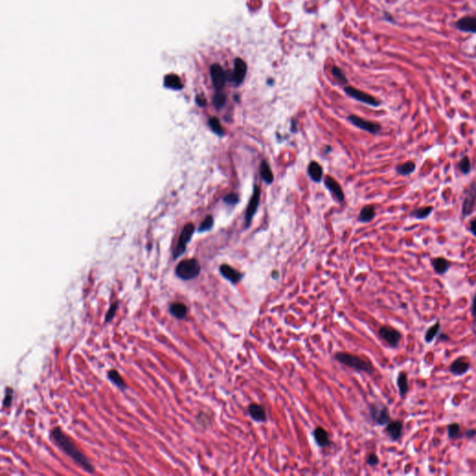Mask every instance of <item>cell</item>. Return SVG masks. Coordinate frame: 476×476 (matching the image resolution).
Instances as JSON below:
<instances>
[{"label": "cell", "mask_w": 476, "mask_h": 476, "mask_svg": "<svg viewBox=\"0 0 476 476\" xmlns=\"http://www.w3.org/2000/svg\"><path fill=\"white\" fill-rule=\"evenodd\" d=\"M50 436L59 448H61L66 455L70 457L78 466L89 474H93L95 472L94 466L91 464L90 460L78 449L76 444L71 440L70 437L63 433L61 428H53L50 432Z\"/></svg>", "instance_id": "1"}, {"label": "cell", "mask_w": 476, "mask_h": 476, "mask_svg": "<svg viewBox=\"0 0 476 476\" xmlns=\"http://www.w3.org/2000/svg\"><path fill=\"white\" fill-rule=\"evenodd\" d=\"M334 358L341 364H344L357 371L365 372L367 374H372L375 371L374 366L369 361L352 354L337 353Z\"/></svg>", "instance_id": "2"}, {"label": "cell", "mask_w": 476, "mask_h": 476, "mask_svg": "<svg viewBox=\"0 0 476 476\" xmlns=\"http://www.w3.org/2000/svg\"><path fill=\"white\" fill-rule=\"evenodd\" d=\"M201 271L199 262L195 259H184L182 260L175 269V273L178 277L182 280H191L197 277Z\"/></svg>", "instance_id": "3"}, {"label": "cell", "mask_w": 476, "mask_h": 476, "mask_svg": "<svg viewBox=\"0 0 476 476\" xmlns=\"http://www.w3.org/2000/svg\"><path fill=\"white\" fill-rule=\"evenodd\" d=\"M369 413L372 421L379 426L387 425L392 420L388 406L380 402L373 403L369 406Z\"/></svg>", "instance_id": "4"}, {"label": "cell", "mask_w": 476, "mask_h": 476, "mask_svg": "<svg viewBox=\"0 0 476 476\" xmlns=\"http://www.w3.org/2000/svg\"><path fill=\"white\" fill-rule=\"evenodd\" d=\"M378 336L391 348H397L402 340L399 330L390 326H382L378 329Z\"/></svg>", "instance_id": "5"}, {"label": "cell", "mask_w": 476, "mask_h": 476, "mask_svg": "<svg viewBox=\"0 0 476 476\" xmlns=\"http://www.w3.org/2000/svg\"><path fill=\"white\" fill-rule=\"evenodd\" d=\"M476 182H472L465 190V196L462 203V218L465 219L470 216L476 208Z\"/></svg>", "instance_id": "6"}, {"label": "cell", "mask_w": 476, "mask_h": 476, "mask_svg": "<svg viewBox=\"0 0 476 476\" xmlns=\"http://www.w3.org/2000/svg\"><path fill=\"white\" fill-rule=\"evenodd\" d=\"M194 232H195V225L193 224H187L183 227V230H182V234H181L180 238H179V241H178V245L176 246L174 254H173L174 259H177L178 257H180L182 254L184 253L185 249H186V246L188 245L191 238L194 235Z\"/></svg>", "instance_id": "7"}, {"label": "cell", "mask_w": 476, "mask_h": 476, "mask_svg": "<svg viewBox=\"0 0 476 476\" xmlns=\"http://www.w3.org/2000/svg\"><path fill=\"white\" fill-rule=\"evenodd\" d=\"M348 120L350 121L351 123L354 125V126H357L358 128L360 129H363L364 131H367L369 133L378 134L380 129H381V126L378 123H375V122H372V121H368V120H365L364 119H361L359 117H357L356 115H351L348 117Z\"/></svg>", "instance_id": "8"}, {"label": "cell", "mask_w": 476, "mask_h": 476, "mask_svg": "<svg viewBox=\"0 0 476 476\" xmlns=\"http://www.w3.org/2000/svg\"><path fill=\"white\" fill-rule=\"evenodd\" d=\"M259 201H260V189L259 186H255L254 191H253L252 196L248 202L246 211H245V225L246 227H249V225L252 223V219L257 210L259 208Z\"/></svg>", "instance_id": "9"}, {"label": "cell", "mask_w": 476, "mask_h": 476, "mask_svg": "<svg viewBox=\"0 0 476 476\" xmlns=\"http://www.w3.org/2000/svg\"><path fill=\"white\" fill-rule=\"evenodd\" d=\"M346 94H348L352 98L356 99L358 102H361L365 105H370L373 107H378L380 105L377 99L374 98L371 95L365 93L364 91H359L353 87H346L344 89Z\"/></svg>", "instance_id": "10"}, {"label": "cell", "mask_w": 476, "mask_h": 476, "mask_svg": "<svg viewBox=\"0 0 476 476\" xmlns=\"http://www.w3.org/2000/svg\"><path fill=\"white\" fill-rule=\"evenodd\" d=\"M210 77L212 80V84L216 89V91H222L227 82V75H226V72L224 70V68L218 63L211 65Z\"/></svg>", "instance_id": "11"}, {"label": "cell", "mask_w": 476, "mask_h": 476, "mask_svg": "<svg viewBox=\"0 0 476 476\" xmlns=\"http://www.w3.org/2000/svg\"><path fill=\"white\" fill-rule=\"evenodd\" d=\"M403 429H404V422L402 420H391L386 425L384 432L392 441L396 442L399 441L401 439L403 434Z\"/></svg>", "instance_id": "12"}, {"label": "cell", "mask_w": 476, "mask_h": 476, "mask_svg": "<svg viewBox=\"0 0 476 476\" xmlns=\"http://www.w3.org/2000/svg\"><path fill=\"white\" fill-rule=\"evenodd\" d=\"M245 75H246V64L242 59L237 58L235 60V67L232 75L233 83L236 86L242 84L245 79Z\"/></svg>", "instance_id": "13"}, {"label": "cell", "mask_w": 476, "mask_h": 476, "mask_svg": "<svg viewBox=\"0 0 476 476\" xmlns=\"http://www.w3.org/2000/svg\"><path fill=\"white\" fill-rule=\"evenodd\" d=\"M470 367H471V364L469 362H467L464 359V357H461L457 358L452 362V364H450L449 371L454 376L461 377L469 371Z\"/></svg>", "instance_id": "14"}, {"label": "cell", "mask_w": 476, "mask_h": 476, "mask_svg": "<svg viewBox=\"0 0 476 476\" xmlns=\"http://www.w3.org/2000/svg\"><path fill=\"white\" fill-rule=\"evenodd\" d=\"M455 26L462 32L476 34V16H464L457 21Z\"/></svg>", "instance_id": "15"}, {"label": "cell", "mask_w": 476, "mask_h": 476, "mask_svg": "<svg viewBox=\"0 0 476 476\" xmlns=\"http://www.w3.org/2000/svg\"><path fill=\"white\" fill-rule=\"evenodd\" d=\"M220 273L224 276L225 279L230 281L232 284H238L243 278V273H240L235 268L228 265L223 264L220 267Z\"/></svg>", "instance_id": "16"}, {"label": "cell", "mask_w": 476, "mask_h": 476, "mask_svg": "<svg viewBox=\"0 0 476 476\" xmlns=\"http://www.w3.org/2000/svg\"><path fill=\"white\" fill-rule=\"evenodd\" d=\"M324 183H325L326 187L329 190V192L333 195L337 200L340 201V202H343L344 200V193H343L342 186L337 182L336 180H334L330 176H327L324 180Z\"/></svg>", "instance_id": "17"}, {"label": "cell", "mask_w": 476, "mask_h": 476, "mask_svg": "<svg viewBox=\"0 0 476 476\" xmlns=\"http://www.w3.org/2000/svg\"><path fill=\"white\" fill-rule=\"evenodd\" d=\"M248 413L253 420L257 422H264L267 420L266 410L264 406L259 404H250L248 406Z\"/></svg>", "instance_id": "18"}, {"label": "cell", "mask_w": 476, "mask_h": 476, "mask_svg": "<svg viewBox=\"0 0 476 476\" xmlns=\"http://www.w3.org/2000/svg\"><path fill=\"white\" fill-rule=\"evenodd\" d=\"M431 263H432V266L434 268V272L437 274H439V275L446 274L451 267V262L448 261V259H446L445 258H442V257L432 259Z\"/></svg>", "instance_id": "19"}, {"label": "cell", "mask_w": 476, "mask_h": 476, "mask_svg": "<svg viewBox=\"0 0 476 476\" xmlns=\"http://www.w3.org/2000/svg\"><path fill=\"white\" fill-rule=\"evenodd\" d=\"M314 438H315L316 444L321 447V448H326L329 447L331 444L330 439H329V434L324 428L316 427L314 430Z\"/></svg>", "instance_id": "20"}, {"label": "cell", "mask_w": 476, "mask_h": 476, "mask_svg": "<svg viewBox=\"0 0 476 476\" xmlns=\"http://www.w3.org/2000/svg\"><path fill=\"white\" fill-rule=\"evenodd\" d=\"M169 313L177 319H184L188 314V308L182 302H173L169 306Z\"/></svg>", "instance_id": "21"}, {"label": "cell", "mask_w": 476, "mask_h": 476, "mask_svg": "<svg viewBox=\"0 0 476 476\" xmlns=\"http://www.w3.org/2000/svg\"><path fill=\"white\" fill-rule=\"evenodd\" d=\"M308 175L315 182H320L324 177L323 168L317 162H311L308 166Z\"/></svg>", "instance_id": "22"}, {"label": "cell", "mask_w": 476, "mask_h": 476, "mask_svg": "<svg viewBox=\"0 0 476 476\" xmlns=\"http://www.w3.org/2000/svg\"><path fill=\"white\" fill-rule=\"evenodd\" d=\"M397 387L399 391L400 396L402 398L406 397L407 392H409V385H408V378H407V374L405 371H401L398 374L397 377Z\"/></svg>", "instance_id": "23"}, {"label": "cell", "mask_w": 476, "mask_h": 476, "mask_svg": "<svg viewBox=\"0 0 476 476\" xmlns=\"http://www.w3.org/2000/svg\"><path fill=\"white\" fill-rule=\"evenodd\" d=\"M375 216H376V211H375L374 206H365L360 211L358 221L361 223H368V222H371Z\"/></svg>", "instance_id": "24"}, {"label": "cell", "mask_w": 476, "mask_h": 476, "mask_svg": "<svg viewBox=\"0 0 476 476\" xmlns=\"http://www.w3.org/2000/svg\"><path fill=\"white\" fill-rule=\"evenodd\" d=\"M440 330H441V323H440V321H437L434 325L431 326L425 332V336H424L425 343H433L434 340L437 338V336L440 334Z\"/></svg>", "instance_id": "25"}, {"label": "cell", "mask_w": 476, "mask_h": 476, "mask_svg": "<svg viewBox=\"0 0 476 476\" xmlns=\"http://www.w3.org/2000/svg\"><path fill=\"white\" fill-rule=\"evenodd\" d=\"M260 176L262 180L266 182L267 184H271L273 182V174L271 167L268 162L265 160H262L260 164Z\"/></svg>", "instance_id": "26"}, {"label": "cell", "mask_w": 476, "mask_h": 476, "mask_svg": "<svg viewBox=\"0 0 476 476\" xmlns=\"http://www.w3.org/2000/svg\"><path fill=\"white\" fill-rule=\"evenodd\" d=\"M108 378L110 379V381L114 383L115 385L117 387H119L120 390H125L126 389V384L125 382V380L122 378V376L119 374L118 370L116 369H111L108 371Z\"/></svg>", "instance_id": "27"}, {"label": "cell", "mask_w": 476, "mask_h": 476, "mask_svg": "<svg viewBox=\"0 0 476 476\" xmlns=\"http://www.w3.org/2000/svg\"><path fill=\"white\" fill-rule=\"evenodd\" d=\"M164 84H165V86H166L167 88L175 90V91L181 90V89H182V87H183L181 78L178 77V76H176V75H168V76L165 77Z\"/></svg>", "instance_id": "28"}, {"label": "cell", "mask_w": 476, "mask_h": 476, "mask_svg": "<svg viewBox=\"0 0 476 476\" xmlns=\"http://www.w3.org/2000/svg\"><path fill=\"white\" fill-rule=\"evenodd\" d=\"M448 436L449 439H454V440H459L462 437H463V434H462V427L459 423L453 422L448 425Z\"/></svg>", "instance_id": "29"}, {"label": "cell", "mask_w": 476, "mask_h": 476, "mask_svg": "<svg viewBox=\"0 0 476 476\" xmlns=\"http://www.w3.org/2000/svg\"><path fill=\"white\" fill-rule=\"evenodd\" d=\"M434 210V208L431 207V206H427V207H422V208H420V209H417V210H414L413 211H411L410 213V217L415 218L417 220H424L426 218L429 217L432 212Z\"/></svg>", "instance_id": "30"}, {"label": "cell", "mask_w": 476, "mask_h": 476, "mask_svg": "<svg viewBox=\"0 0 476 476\" xmlns=\"http://www.w3.org/2000/svg\"><path fill=\"white\" fill-rule=\"evenodd\" d=\"M415 170H416V164L413 161H406V163L398 165L396 167V172L402 176L410 175Z\"/></svg>", "instance_id": "31"}, {"label": "cell", "mask_w": 476, "mask_h": 476, "mask_svg": "<svg viewBox=\"0 0 476 476\" xmlns=\"http://www.w3.org/2000/svg\"><path fill=\"white\" fill-rule=\"evenodd\" d=\"M209 126H210V129L214 132V133L220 136V137H223L224 135V129L220 120L217 119V118H210L209 119Z\"/></svg>", "instance_id": "32"}, {"label": "cell", "mask_w": 476, "mask_h": 476, "mask_svg": "<svg viewBox=\"0 0 476 476\" xmlns=\"http://www.w3.org/2000/svg\"><path fill=\"white\" fill-rule=\"evenodd\" d=\"M458 167H459L460 171L462 172L463 175L469 174L471 170H472V163H471L469 157L466 156V155L462 157V159L460 160L459 164H458Z\"/></svg>", "instance_id": "33"}, {"label": "cell", "mask_w": 476, "mask_h": 476, "mask_svg": "<svg viewBox=\"0 0 476 476\" xmlns=\"http://www.w3.org/2000/svg\"><path fill=\"white\" fill-rule=\"evenodd\" d=\"M213 105L217 109H222L226 105V95L222 91H217L213 97Z\"/></svg>", "instance_id": "34"}, {"label": "cell", "mask_w": 476, "mask_h": 476, "mask_svg": "<svg viewBox=\"0 0 476 476\" xmlns=\"http://www.w3.org/2000/svg\"><path fill=\"white\" fill-rule=\"evenodd\" d=\"M213 224H214V220H213V217L212 216H208L202 222V224H200L199 228H198V232L199 233H205V232L210 231L213 227Z\"/></svg>", "instance_id": "35"}, {"label": "cell", "mask_w": 476, "mask_h": 476, "mask_svg": "<svg viewBox=\"0 0 476 476\" xmlns=\"http://www.w3.org/2000/svg\"><path fill=\"white\" fill-rule=\"evenodd\" d=\"M224 203L229 206H236L239 202V196L235 193H230L224 197Z\"/></svg>", "instance_id": "36"}, {"label": "cell", "mask_w": 476, "mask_h": 476, "mask_svg": "<svg viewBox=\"0 0 476 476\" xmlns=\"http://www.w3.org/2000/svg\"><path fill=\"white\" fill-rule=\"evenodd\" d=\"M119 301H116L115 303H113L110 309L108 310L107 314L105 315V322L108 323L110 322V321H112L113 318L115 317V315H116V312H117L118 309H119Z\"/></svg>", "instance_id": "37"}, {"label": "cell", "mask_w": 476, "mask_h": 476, "mask_svg": "<svg viewBox=\"0 0 476 476\" xmlns=\"http://www.w3.org/2000/svg\"><path fill=\"white\" fill-rule=\"evenodd\" d=\"M13 390L9 387H7L6 389V394H5V398L3 400V407H8L11 405V402H12V399H13Z\"/></svg>", "instance_id": "38"}, {"label": "cell", "mask_w": 476, "mask_h": 476, "mask_svg": "<svg viewBox=\"0 0 476 476\" xmlns=\"http://www.w3.org/2000/svg\"><path fill=\"white\" fill-rule=\"evenodd\" d=\"M332 74H333V76L336 77L337 79H338L341 83H343V84L347 83V78L344 76L343 71L341 70L340 68L334 67V68L332 69Z\"/></svg>", "instance_id": "39"}, {"label": "cell", "mask_w": 476, "mask_h": 476, "mask_svg": "<svg viewBox=\"0 0 476 476\" xmlns=\"http://www.w3.org/2000/svg\"><path fill=\"white\" fill-rule=\"evenodd\" d=\"M366 462H367V464H368L369 466H371V467L377 466L378 464V462H379L378 456L376 455V454H374V453L369 454L368 457H367V459H366Z\"/></svg>", "instance_id": "40"}, {"label": "cell", "mask_w": 476, "mask_h": 476, "mask_svg": "<svg viewBox=\"0 0 476 476\" xmlns=\"http://www.w3.org/2000/svg\"><path fill=\"white\" fill-rule=\"evenodd\" d=\"M463 436L467 439H474L476 436V429H469L467 431H465V433L463 434Z\"/></svg>", "instance_id": "41"}, {"label": "cell", "mask_w": 476, "mask_h": 476, "mask_svg": "<svg viewBox=\"0 0 476 476\" xmlns=\"http://www.w3.org/2000/svg\"><path fill=\"white\" fill-rule=\"evenodd\" d=\"M471 313H472V315L475 319V321L476 322V293L474 295V298H473V301H472V307H471Z\"/></svg>", "instance_id": "42"}, {"label": "cell", "mask_w": 476, "mask_h": 476, "mask_svg": "<svg viewBox=\"0 0 476 476\" xmlns=\"http://www.w3.org/2000/svg\"><path fill=\"white\" fill-rule=\"evenodd\" d=\"M469 231L476 237V218H474L469 223Z\"/></svg>", "instance_id": "43"}, {"label": "cell", "mask_w": 476, "mask_h": 476, "mask_svg": "<svg viewBox=\"0 0 476 476\" xmlns=\"http://www.w3.org/2000/svg\"><path fill=\"white\" fill-rule=\"evenodd\" d=\"M196 104L199 105V106L203 107V106H205L206 104H207V102H206V99L203 98V97H201V96H197V97H196Z\"/></svg>", "instance_id": "44"}, {"label": "cell", "mask_w": 476, "mask_h": 476, "mask_svg": "<svg viewBox=\"0 0 476 476\" xmlns=\"http://www.w3.org/2000/svg\"><path fill=\"white\" fill-rule=\"evenodd\" d=\"M439 336H440L439 337V341H440V342H447V341L449 340V337H448L447 334H445V333H440Z\"/></svg>", "instance_id": "45"}, {"label": "cell", "mask_w": 476, "mask_h": 476, "mask_svg": "<svg viewBox=\"0 0 476 476\" xmlns=\"http://www.w3.org/2000/svg\"><path fill=\"white\" fill-rule=\"evenodd\" d=\"M278 276H279V273H278L277 271H274V272L273 273V278H275V279H276Z\"/></svg>", "instance_id": "46"}]
</instances>
